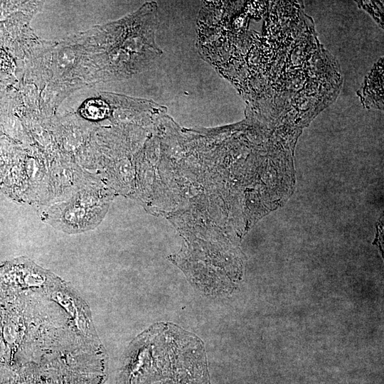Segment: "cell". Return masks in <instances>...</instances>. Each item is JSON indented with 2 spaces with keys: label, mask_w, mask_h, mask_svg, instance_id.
I'll list each match as a JSON object with an SVG mask.
<instances>
[{
  "label": "cell",
  "mask_w": 384,
  "mask_h": 384,
  "mask_svg": "<svg viewBox=\"0 0 384 384\" xmlns=\"http://www.w3.org/2000/svg\"><path fill=\"white\" fill-rule=\"evenodd\" d=\"M95 208L90 189H85L66 203L53 206L46 214L48 222L70 233L84 232L95 223Z\"/></svg>",
  "instance_id": "cell-1"
},
{
  "label": "cell",
  "mask_w": 384,
  "mask_h": 384,
  "mask_svg": "<svg viewBox=\"0 0 384 384\" xmlns=\"http://www.w3.org/2000/svg\"><path fill=\"white\" fill-rule=\"evenodd\" d=\"M107 110V107L103 101L91 99L83 104L80 113L88 119H99L106 115Z\"/></svg>",
  "instance_id": "cell-2"
}]
</instances>
